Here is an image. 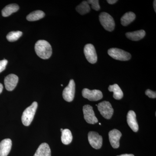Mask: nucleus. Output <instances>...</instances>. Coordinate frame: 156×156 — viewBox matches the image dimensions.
I'll use <instances>...</instances> for the list:
<instances>
[{
	"mask_svg": "<svg viewBox=\"0 0 156 156\" xmlns=\"http://www.w3.org/2000/svg\"><path fill=\"white\" fill-rule=\"evenodd\" d=\"M35 50L37 56L43 59L50 58L52 54L51 45L45 40H39L35 45Z\"/></svg>",
	"mask_w": 156,
	"mask_h": 156,
	"instance_id": "obj_1",
	"label": "nucleus"
},
{
	"mask_svg": "<svg viewBox=\"0 0 156 156\" xmlns=\"http://www.w3.org/2000/svg\"><path fill=\"white\" fill-rule=\"evenodd\" d=\"M135 18L136 15L133 12H127L121 18V23L124 26H127L133 22Z\"/></svg>",
	"mask_w": 156,
	"mask_h": 156,
	"instance_id": "obj_19",
	"label": "nucleus"
},
{
	"mask_svg": "<svg viewBox=\"0 0 156 156\" xmlns=\"http://www.w3.org/2000/svg\"><path fill=\"white\" fill-rule=\"evenodd\" d=\"M61 86H62V87H63V85H62V84Z\"/></svg>",
	"mask_w": 156,
	"mask_h": 156,
	"instance_id": "obj_32",
	"label": "nucleus"
},
{
	"mask_svg": "<svg viewBox=\"0 0 156 156\" xmlns=\"http://www.w3.org/2000/svg\"><path fill=\"white\" fill-rule=\"evenodd\" d=\"M145 94L150 98H154L156 97V92H154L150 89H147L146 91Z\"/></svg>",
	"mask_w": 156,
	"mask_h": 156,
	"instance_id": "obj_26",
	"label": "nucleus"
},
{
	"mask_svg": "<svg viewBox=\"0 0 156 156\" xmlns=\"http://www.w3.org/2000/svg\"><path fill=\"white\" fill-rule=\"evenodd\" d=\"M62 130H63V129H62V128H61V129H60V131H61V132L62 131Z\"/></svg>",
	"mask_w": 156,
	"mask_h": 156,
	"instance_id": "obj_31",
	"label": "nucleus"
},
{
	"mask_svg": "<svg viewBox=\"0 0 156 156\" xmlns=\"http://www.w3.org/2000/svg\"><path fill=\"white\" fill-rule=\"evenodd\" d=\"M12 141L10 139H5L0 142V156H7L11 151Z\"/></svg>",
	"mask_w": 156,
	"mask_h": 156,
	"instance_id": "obj_14",
	"label": "nucleus"
},
{
	"mask_svg": "<svg viewBox=\"0 0 156 156\" xmlns=\"http://www.w3.org/2000/svg\"><path fill=\"white\" fill-rule=\"evenodd\" d=\"M34 156H51V150L48 144L44 143L39 146Z\"/></svg>",
	"mask_w": 156,
	"mask_h": 156,
	"instance_id": "obj_15",
	"label": "nucleus"
},
{
	"mask_svg": "<svg viewBox=\"0 0 156 156\" xmlns=\"http://www.w3.org/2000/svg\"><path fill=\"white\" fill-rule=\"evenodd\" d=\"M3 89V86L2 84L0 83V94L2 92Z\"/></svg>",
	"mask_w": 156,
	"mask_h": 156,
	"instance_id": "obj_29",
	"label": "nucleus"
},
{
	"mask_svg": "<svg viewBox=\"0 0 156 156\" xmlns=\"http://www.w3.org/2000/svg\"><path fill=\"white\" fill-rule=\"evenodd\" d=\"M156 1H154V10L155 12H156Z\"/></svg>",
	"mask_w": 156,
	"mask_h": 156,
	"instance_id": "obj_30",
	"label": "nucleus"
},
{
	"mask_svg": "<svg viewBox=\"0 0 156 156\" xmlns=\"http://www.w3.org/2000/svg\"><path fill=\"white\" fill-rule=\"evenodd\" d=\"M22 32L20 31H11L7 35V39L9 41L14 42L17 41L22 35Z\"/></svg>",
	"mask_w": 156,
	"mask_h": 156,
	"instance_id": "obj_23",
	"label": "nucleus"
},
{
	"mask_svg": "<svg viewBox=\"0 0 156 156\" xmlns=\"http://www.w3.org/2000/svg\"><path fill=\"white\" fill-rule=\"evenodd\" d=\"M73 135L71 132L68 129H64L62 131L61 140L63 144L67 145L71 143Z\"/></svg>",
	"mask_w": 156,
	"mask_h": 156,
	"instance_id": "obj_20",
	"label": "nucleus"
},
{
	"mask_svg": "<svg viewBox=\"0 0 156 156\" xmlns=\"http://www.w3.org/2000/svg\"><path fill=\"white\" fill-rule=\"evenodd\" d=\"M99 125H101V123H99Z\"/></svg>",
	"mask_w": 156,
	"mask_h": 156,
	"instance_id": "obj_33",
	"label": "nucleus"
},
{
	"mask_svg": "<svg viewBox=\"0 0 156 156\" xmlns=\"http://www.w3.org/2000/svg\"><path fill=\"white\" fill-rule=\"evenodd\" d=\"M75 93V83L73 80H71L67 87L65 88L62 92V97L68 102L73 101Z\"/></svg>",
	"mask_w": 156,
	"mask_h": 156,
	"instance_id": "obj_6",
	"label": "nucleus"
},
{
	"mask_svg": "<svg viewBox=\"0 0 156 156\" xmlns=\"http://www.w3.org/2000/svg\"><path fill=\"white\" fill-rule=\"evenodd\" d=\"M98 108L101 115L107 119H110L113 115V108L111 103L107 101H103L97 105Z\"/></svg>",
	"mask_w": 156,
	"mask_h": 156,
	"instance_id": "obj_5",
	"label": "nucleus"
},
{
	"mask_svg": "<svg viewBox=\"0 0 156 156\" xmlns=\"http://www.w3.org/2000/svg\"><path fill=\"white\" fill-rule=\"evenodd\" d=\"M118 1L117 0H107V2H108V4H110V5H113V4L116 3Z\"/></svg>",
	"mask_w": 156,
	"mask_h": 156,
	"instance_id": "obj_27",
	"label": "nucleus"
},
{
	"mask_svg": "<svg viewBox=\"0 0 156 156\" xmlns=\"http://www.w3.org/2000/svg\"><path fill=\"white\" fill-rule=\"evenodd\" d=\"M37 106V103L34 101L32 104L30 106L27 108L23 112L21 117V120L24 126H28L30 125L35 115Z\"/></svg>",
	"mask_w": 156,
	"mask_h": 156,
	"instance_id": "obj_2",
	"label": "nucleus"
},
{
	"mask_svg": "<svg viewBox=\"0 0 156 156\" xmlns=\"http://www.w3.org/2000/svg\"><path fill=\"white\" fill-rule=\"evenodd\" d=\"M109 139L112 146L114 148H118L120 145L119 140L122 134L119 131L113 129L109 132Z\"/></svg>",
	"mask_w": 156,
	"mask_h": 156,
	"instance_id": "obj_12",
	"label": "nucleus"
},
{
	"mask_svg": "<svg viewBox=\"0 0 156 156\" xmlns=\"http://www.w3.org/2000/svg\"><path fill=\"white\" fill-rule=\"evenodd\" d=\"M88 140L92 147L99 149L102 145V137L97 132L90 131L88 134Z\"/></svg>",
	"mask_w": 156,
	"mask_h": 156,
	"instance_id": "obj_9",
	"label": "nucleus"
},
{
	"mask_svg": "<svg viewBox=\"0 0 156 156\" xmlns=\"http://www.w3.org/2000/svg\"><path fill=\"white\" fill-rule=\"evenodd\" d=\"M108 89L110 92H113V97L115 99L120 100L122 98L123 92L118 84L110 85Z\"/></svg>",
	"mask_w": 156,
	"mask_h": 156,
	"instance_id": "obj_18",
	"label": "nucleus"
},
{
	"mask_svg": "<svg viewBox=\"0 0 156 156\" xmlns=\"http://www.w3.org/2000/svg\"><path fill=\"white\" fill-rule=\"evenodd\" d=\"M99 18L101 24L105 29L110 32L114 30V20L109 14L106 12H102L99 15Z\"/></svg>",
	"mask_w": 156,
	"mask_h": 156,
	"instance_id": "obj_3",
	"label": "nucleus"
},
{
	"mask_svg": "<svg viewBox=\"0 0 156 156\" xmlns=\"http://www.w3.org/2000/svg\"><path fill=\"white\" fill-rule=\"evenodd\" d=\"M117 156H134L132 154H124L121 155Z\"/></svg>",
	"mask_w": 156,
	"mask_h": 156,
	"instance_id": "obj_28",
	"label": "nucleus"
},
{
	"mask_svg": "<svg viewBox=\"0 0 156 156\" xmlns=\"http://www.w3.org/2000/svg\"><path fill=\"white\" fill-rule=\"evenodd\" d=\"M108 53L112 58L120 61H128L131 57L130 53L116 48H111L108 50Z\"/></svg>",
	"mask_w": 156,
	"mask_h": 156,
	"instance_id": "obj_4",
	"label": "nucleus"
},
{
	"mask_svg": "<svg viewBox=\"0 0 156 156\" xmlns=\"http://www.w3.org/2000/svg\"><path fill=\"white\" fill-rule=\"evenodd\" d=\"M89 5H91V8L95 11L100 10V7L99 5V1L98 0H89L87 1Z\"/></svg>",
	"mask_w": 156,
	"mask_h": 156,
	"instance_id": "obj_24",
	"label": "nucleus"
},
{
	"mask_svg": "<svg viewBox=\"0 0 156 156\" xmlns=\"http://www.w3.org/2000/svg\"><path fill=\"white\" fill-rule=\"evenodd\" d=\"M128 126L134 132L138 131L139 127L136 120V114L133 111H129L127 116Z\"/></svg>",
	"mask_w": 156,
	"mask_h": 156,
	"instance_id": "obj_13",
	"label": "nucleus"
},
{
	"mask_svg": "<svg viewBox=\"0 0 156 156\" xmlns=\"http://www.w3.org/2000/svg\"><path fill=\"white\" fill-rule=\"evenodd\" d=\"M84 53L87 60L92 64L96 63L97 61V55L95 47L92 44L85 45Z\"/></svg>",
	"mask_w": 156,
	"mask_h": 156,
	"instance_id": "obj_8",
	"label": "nucleus"
},
{
	"mask_svg": "<svg viewBox=\"0 0 156 156\" xmlns=\"http://www.w3.org/2000/svg\"><path fill=\"white\" fill-rule=\"evenodd\" d=\"M18 76L14 74H11L5 78L4 83L8 91H11L15 89L18 82Z\"/></svg>",
	"mask_w": 156,
	"mask_h": 156,
	"instance_id": "obj_11",
	"label": "nucleus"
},
{
	"mask_svg": "<svg viewBox=\"0 0 156 156\" xmlns=\"http://www.w3.org/2000/svg\"><path fill=\"white\" fill-rule=\"evenodd\" d=\"M83 97L91 101H97L103 98V95L101 91L99 90H90L85 88L82 91Z\"/></svg>",
	"mask_w": 156,
	"mask_h": 156,
	"instance_id": "obj_7",
	"label": "nucleus"
},
{
	"mask_svg": "<svg viewBox=\"0 0 156 156\" xmlns=\"http://www.w3.org/2000/svg\"><path fill=\"white\" fill-rule=\"evenodd\" d=\"M19 9V6L17 4H10L6 6L2 10V15L4 17H9L12 13L17 12Z\"/></svg>",
	"mask_w": 156,
	"mask_h": 156,
	"instance_id": "obj_17",
	"label": "nucleus"
},
{
	"mask_svg": "<svg viewBox=\"0 0 156 156\" xmlns=\"http://www.w3.org/2000/svg\"><path fill=\"white\" fill-rule=\"evenodd\" d=\"M45 14L43 11L37 10L32 12L27 17V19L30 21H36L44 17Z\"/></svg>",
	"mask_w": 156,
	"mask_h": 156,
	"instance_id": "obj_21",
	"label": "nucleus"
},
{
	"mask_svg": "<svg viewBox=\"0 0 156 156\" xmlns=\"http://www.w3.org/2000/svg\"><path fill=\"white\" fill-rule=\"evenodd\" d=\"M8 60L6 59L0 60V73H2L6 68V66L8 64Z\"/></svg>",
	"mask_w": 156,
	"mask_h": 156,
	"instance_id": "obj_25",
	"label": "nucleus"
},
{
	"mask_svg": "<svg viewBox=\"0 0 156 156\" xmlns=\"http://www.w3.org/2000/svg\"><path fill=\"white\" fill-rule=\"evenodd\" d=\"M76 10L81 15L89 13L90 11V7L87 1H83L80 5L77 6Z\"/></svg>",
	"mask_w": 156,
	"mask_h": 156,
	"instance_id": "obj_22",
	"label": "nucleus"
},
{
	"mask_svg": "<svg viewBox=\"0 0 156 156\" xmlns=\"http://www.w3.org/2000/svg\"><path fill=\"white\" fill-rule=\"evenodd\" d=\"M84 119L89 124H95L98 122V120L95 116L92 107L91 105H84L83 108Z\"/></svg>",
	"mask_w": 156,
	"mask_h": 156,
	"instance_id": "obj_10",
	"label": "nucleus"
},
{
	"mask_svg": "<svg viewBox=\"0 0 156 156\" xmlns=\"http://www.w3.org/2000/svg\"><path fill=\"white\" fill-rule=\"evenodd\" d=\"M145 34V31L141 30L131 32L127 33L126 34V36L128 39L131 41H138L143 38Z\"/></svg>",
	"mask_w": 156,
	"mask_h": 156,
	"instance_id": "obj_16",
	"label": "nucleus"
}]
</instances>
